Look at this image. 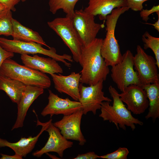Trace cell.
I'll list each match as a JSON object with an SVG mask.
<instances>
[{"mask_svg":"<svg viewBox=\"0 0 159 159\" xmlns=\"http://www.w3.org/2000/svg\"><path fill=\"white\" fill-rule=\"evenodd\" d=\"M103 39L96 38L88 45L82 47L80 65V82L89 85L105 81L110 72L100 52Z\"/></svg>","mask_w":159,"mask_h":159,"instance_id":"cell-1","label":"cell"},{"mask_svg":"<svg viewBox=\"0 0 159 159\" xmlns=\"http://www.w3.org/2000/svg\"><path fill=\"white\" fill-rule=\"evenodd\" d=\"M108 90L113 99L112 105H110L109 102H102L99 117L102 118L104 121H108L114 123L118 130L120 127L125 130L126 126H127L133 131L135 129V125H143V122L134 117L131 112L126 107L120 99L119 94L116 89L111 85Z\"/></svg>","mask_w":159,"mask_h":159,"instance_id":"cell-2","label":"cell"},{"mask_svg":"<svg viewBox=\"0 0 159 159\" xmlns=\"http://www.w3.org/2000/svg\"><path fill=\"white\" fill-rule=\"evenodd\" d=\"M129 9L127 6L115 8L106 17V33L105 37L102 40L100 52L108 66L115 65L122 59V56L118 41L115 38V31L119 17Z\"/></svg>","mask_w":159,"mask_h":159,"instance_id":"cell-3","label":"cell"},{"mask_svg":"<svg viewBox=\"0 0 159 159\" xmlns=\"http://www.w3.org/2000/svg\"><path fill=\"white\" fill-rule=\"evenodd\" d=\"M0 74L26 85L37 86L45 89L49 88L51 85L50 79L45 74L20 64L11 58L7 59L3 62Z\"/></svg>","mask_w":159,"mask_h":159,"instance_id":"cell-4","label":"cell"},{"mask_svg":"<svg viewBox=\"0 0 159 159\" xmlns=\"http://www.w3.org/2000/svg\"><path fill=\"white\" fill-rule=\"evenodd\" d=\"M0 45L5 50L14 53L21 55L39 54L47 56L57 61L62 62L69 68L72 64L67 60L73 62L71 55L66 54H58L55 48L50 47L49 49H46L42 47V45L35 42H21L0 37Z\"/></svg>","mask_w":159,"mask_h":159,"instance_id":"cell-5","label":"cell"},{"mask_svg":"<svg viewBox=\"0 0 159 159\" xmlns=\"http://www.w3.org/2000/svg\"><path fill=\"white\" fill-rule=\"evenodd\" d=\"M47 24L69 48L74 60L80 64L82 46L73 26L72 19L66 16L57 17L48 21Z\"/></svg>","mask_w":159,"mask_h":159,"instance_id":"cell-6","label":"cell"},{"mask_svg":"<svg viewBox=\"0 0 159 159\" xmlns=\"http://www.w3.org/2000/svg\"><path fill=\"white\" fill-rule=\"evenodd\" d=\"M122 61L112 67L111 76L117 87L123 92L130 85H136L142 87L133 66V55L130 50L122 55Z\"/></svg>","mask_w":159,"mask_h":159,"instance_id":"cell-7","label":"cell"},{"mask_svg":"<svg viewBox=\"0 0 159 159\" xmlns=\"http://www.w3.org/2000/svg\"><path fill=\"white\" fill-rule=\"evenodd\" d=\"M72 20L82 47L86 46L93 41L104 26L103 24L96 23L95 16L82 9L75 10Z\"/></svg>","mask_w":159,"mask_h":159,"instance_id":"cell-8","label":"cell"},{"mask_svg":"<svg viewBox=\"0 0 159 159\" xmlns=\"http://www.w3.org/2000/svg\"><path fill=\"white\" fill-rule=\"evenodd\" d=\"M136 54L133 56V66L142 85L159 83V75L156 60L147 54L138 45Z\"/></svg>","mask_w":159,"mask_h":159,"instance_id":"cell-9","label":"cell"},{"mask_svg":"<svg viewBox=\"0 0 159 159\" xmlns=\"http://www.w3.org/2000/svg\"><path fill=\"white\" fill-rule=\"evenodd\" d=\"M103 81L102 80L95 85L87 87L82 83L80 84L78 101L82 105L83 114L86 115L88 112H91L95 115L97 110L100 109L102 102L112 101L110 98L104 96L102 91Z\"/></svg>","mask_w":159,"mask_h":159,"instance_id":"cell-10","label":"cell"},{"mask_svg":"<svg viewBox=\"0 0 159 159\" xmlns=\"http://www.w3.org/2000/svg\"><path fill=\"white\" fill-rule=\"evenodd\" d=\"M83 114L82 109L69 115L64 116L61 120L53 123L66 139L77 141L81 146L86 142L80 128Z\"/></svg>","mask_w":159,"mask_h":159,"instance_id":"cell-11","label":"cell"},{"mask_svg":"<svg viewBox=\"0 0 159 159\" xmlns=\"http://www.w3.org/2000/svg\"><path fill=\"white\" fill-rule=\"evenodd\" d=\"M119 95L120 99L127 105V109L134 114H143L148 108L146 93L140 86L130 85Z\"/></svg>","mask_w":159,"mask_h":159,"instance_id":"cell-12","label":"cell"},{"mask_svg":"<svg viewBox=\"0 0 159 159\" xmlns=\"http://www.w3.org/2000/svg\"><path fill=\"white\" fill-rule=\"evenodd\" d=\"M52 120L45 130L49 135L48 140L42 148L33 153L32 155L34 157L39 158L44 154L54 152L62 158L64 151L73 145L72 142L68 140L62 135L59 130L52 123Z\"/></svg>","mask_w":159,"mask_h":159,"instance_id":"cell-13","label":"cell"},{"mask_svg":"<svg viewBox=\"0 0 159 159\" xmlns=\"http://www.w3.org/2000/svg\"><path fill=\"white\" fill-rule=\"evenodd\" d=\"M48 91V102L41 112L42 116L49 115L51 118L55 115H68L82 109V105L79 101H72L68 98H62L50 90Z\"/></svg>","mask_w":159,"mask_h":159,"instance_id":"cell-14","label":"cell"},{"mask_svg":"<svg viewBox=\"0 0 159 159\" xmlns=\"http://www.w3.org/2000/svg\"><path fill=\"white\" fill-rule=\"evenodd\" d=\"M55 89L59 92L65 94L75 101L80 98L79 87L81 74L74 72L67 76L54 74L51 75Z\"/></svg>","mask_w":159,"mask_h":159,"instance_id":"cell-15","label":"cell"},{"mask_svg":"<svg viewBox=\"0 0 159 159\" xmlns=\"http://www.w3.org/2000/svg\"><path fill=\"white\" fill-rule=\"evenodd\" d=\"M44 92L41 87L26 85L20 99L17 104V113L16 121L11 130L22 127L27 112L33 102Z\"/></svg>","mask_w":159,"mask_h":159,"instance_id":"cell-16","label":"cell"},{"mask_svg":"<svg viewBox=\"0 0 159 159\" xmlns=\"http://www.w3.org/2000/svg\"><path fill=\"white\" fill-rule=\"evenodd\" d=\"M22 62L31 69L50 75L54 74H62L63 70L57 61L51 57L45 58L36 54L32 56L27 54L21 56Z\"/></svg>","mask_w":159,"mask_h":159,"instance_id":"cell-17","label":"cell"},{"mask_svg":"<svg viewBox=\"0 0 159 159\" xmlns=\"http://www.w3.org/2000/svg\"><path fill=\"white\" fill-rule=\"evenodd\" d=\"M52 120L51 119L46 122L42 123L37 118V125H41L42 127L39 133L35 136H30L27 138L21 137L18 141L15 143H11L0 138V148L9 147L13 150L15 153L22 157H25L33 149L39 136L47 128Z\"/></svg>","mask_w":159,"mask_h":159,"instance_id":"cell-18","label":"cell"},{"mask_svg":"<svg viewBox=\"0 0 159 159\" xmlns=\"http://www.w3.org/2000/svg\"><path fill=\"white\" fill-rule=\"evenodd\" d=\"M125 6H127L126 0H89L84 10L95 16L98 15L100 19L105 21L114 9Z\"/></svg>","mask_w":159,"mask_h":159,"instance_id":"cell-19","label":"cell"},{"mask_svg":"<svg viewBox=\"0 0 159 159\" xmlns=\"http://www.w3.org/2000/svg\"><path fill=\"white\" fill-rule=\"evenodd\" d=\"M12 33L13 39L21 42H34L44 45L49 48L41 36L37 32L24 26L16 20L13 19Z\"/></svg>","mask_w":159,"mask_h":159,"instance_id":"cell-20","label":"cell"},{"mask_svg":"<svg viewBox=\"0 0 159 159\" xmlns=\"http://www.w3.org/2000/svg\"><path fill=\"white\" fill-rule=\"evenodd\" d=\"M142 87L146 93L149 103L145 118H151L154 122L159 118V83L144 85Z\"/></svg>","mask_w":159,"mask_h":159,"instance_id":"cell-21","label":"cell"},{"mask_svg":"<svg viewBox=\"0 0 159 159\" xmlns=\"http://www.w3.org/2000/svg\"><path fill=\"white\" fill-rule=\"evenodd\" d=\"M26 85L0 74V90L4 91L11 101L18 103Z\"/></svg>","mask_w":159,"mask_h":159,"instance_id":"cell-22","label":"cell"},{"mask_svg":"<svg viewBox=\"0 0 159 159\" xmlns=\"http://www.w3.org/2000/svg\"><path fill=\"white\" fill-rule=\"evenodd\" d=\"M79 0H49V11L53 14L62 9L66 14V16L72 19L73 16L74 8L76 3Z\"/></svg>","mask_w":159,"mask_h":159,"instance_id":"cell-23","label":"cell"},{"mask_svg":"<svg viewBox=\"0 0 159 159\" xmlns=\"http://www.w3.org/2000/svg\"><path fill=\"white\" fill-rule=\"evenodd\" d=\"M13 19L11 11L9 8L0 12V36H11Z\"/></svg>","mask_w":159,"mask_h":159,"instance_id":"cell-24","label":"cell"},{"mask_svg":"<svg viewBox=\"0 0 159 159\" xmlns=\"http://www.w3.org/2000/svg\"><path fill=\"white\" fill-rule=\"evenodd\" d=\"M144 43V49H150L155 55L156 64L159 68V38L152 36L148 32H145L142 36Z\"/></svg>","mask_w":159,"mask_h":159,"instance_id":"cell-25","label":"cell"},{"mask_svg":"<svg viewBox=\"0 0 159 159\" xmlns=\"http://www.w3.org/2000/svg\"><path fill=\"white\" fill-rule=\"evenodd\" d=\"M129 153L127 148L120 147L112 153L99 156V158L107 159H127Z\"/></svg>","mask_w":159,"mask_h":159,"instance_id":"cell-26","label":"cell"},{"mask_svg":"<svg viewBox=\"0 0 159 159\" xmlns=\"http://www.w3.org/2000/svg\"><path fill=\"white\" fill-rule=\"evenodd\" d=\"M150 0H126L127 6L134 11H141L143 9V3Z\"/></svg>","mask_w":159,"mask_h":159,"instance_id":"cell-27","label":"cell"},{"mask_svg":"<svg viewBox=\"0 0 159 159\" xmlns=\"http://www.w3.org/2000/svg\"><path fill=\"white\" fill-rule=\"evenodd\" d=\"M158 12H159V5L154 6L150 9H142L140 11V15L143 20L146 22L149 19V16L150 15Z\"/></svg>","mask_w":159,"mask_h":159,"instance_id":"cell-28","label":"cell"},{"mask_svg":"<svg viewBox=\"0 0 159 159\" xmlns=\"http://www.w3.org/2000/svg\"><path fill=\"white\" fill-rule=\"evenodd\" d=\"M14 53L8 52L0 45V69L4 61L8 58H11L14 56Z\"/></svg>","mask_w":159,"mask_h":159,"instance_id":"cell-29","label":"cell"},{"mask_svg":"<svg viewBox=\"0 0 159 159\" xmlns=\"http://www.w3.org/2000/svg\"><path fill=\"white\" fill-rule=\"evenodd\" d=\"M99 156L94 152H89L82 154H79L74 159H96Z\"/></svg>","mask_w":159,"mask_h":159,"instance_id":"cell-30","label":"cell"},{"mask_svg":"<svg viewBox=\"0 0 159 159\" xmlns=\"http://www.w3.org/2000/svg\"><path fill=\"white\" fill-rule=\"evenodd\" d=\"M20 1V0H0V3L6 5L11 11H16L15 6Z\"/></svg>","mask_w":159,"mask_h":159,"instance_id":"cell-31","label":"cell"},{"mask_svg":"<svg viewBox=\"0 0 159 159\" xmlns=\"http://www.w3.org/2000/svg\"><path fill=\"white\" fill-rule=\"evenodd\" d=\"M0 159H22L23 157L16 153L12 155L1 153Z\"/></svg>","mask_w":159,"mask_h":159,"instance_id":"cell-32","label":"cell"},{"mask_svg":"<svg viewBox=\"0 0 159 159\" xmlns=\"http://www.w3.org/2000/svg\"><path fill=\"white\" fill-rule=\"evenodd\" d=\"M156 13L158 16V19L157 21L153 24L148 23H146L145 24L153 26L158 32H159V12H157Z\"/></svg>","mask_w":159,"mask_h":159,"instance_id":"cell-33","label":"cell"},{"mask_svg":"<svg viewBox=\"0 0 159 159\" xmlns=\"http://www.w3.org/2000/svg\"><path fill=\"white\" fill-rule=\"evenodd\" d=\"M8 8H9L6 5L0 3V12Z\"/></svg>","mask_w":159,"mask_h":159,"instance_id":"cell-34","label":"cell"},{"mask_svg":"<svg viewBox=\"0 0 159 159\" xmlns=\"http://www.w3.org/2000/svg\"><path fill=\"white\" fill-rule=\"evenodd\" d=\"M20 0V1H21L22 2H24L26 1V0Z\"/></svg>","mask_w":159,"mask_h":159,"instance_id":"cell-35","label":"cell"}]
</instances>
